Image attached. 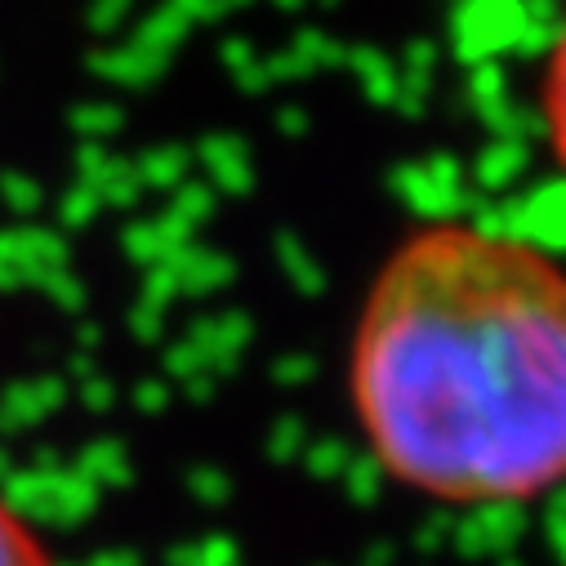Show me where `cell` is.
<instances>
[{"instance_id": "7a4b0ae2", "label": "cell", "mask_w": 566, "mask_h": 566, "mask_svg": "<svg viewBox=\"0 0 566 566\" xmlns=\"http://www.w3.org/2000/svg\"><path fill=\"white\" fill-rule=\"evenodd\" d=\"M539 116H544V138H548V148H553V161H557V170L566 175V14H562L557 41H553L548 63H544Z\"/></svg>"}, {"instance_id": "3957f363", "label": "cell", "mask_w": 566, "mask_h": 566, "mask_svg": "<svg viewBox=\"0 0 566 566\" xmlns=\"http://www.w3.org/2000/svg\"><path fill=\"white\" fill-rule=\"evenodd\" d=\"M0 566H54L36 526L0 500Z\"/></svg>"}, {"instance_id": "6da1fadb", "label": "cell", "mask_w": 566, "mask_h": 566, "mask_svg": "<svg viewBox=\"0 0 566 566\" xmlns=\"http://www.w3.org/2000/svg\"><path fill=\"white\" fill-rule=\"evenodd\" d=\"M348 401L375 469L447 509L566 486V263L429 219L375 268L348 339Z\"/></svg>"}]
</instances>
